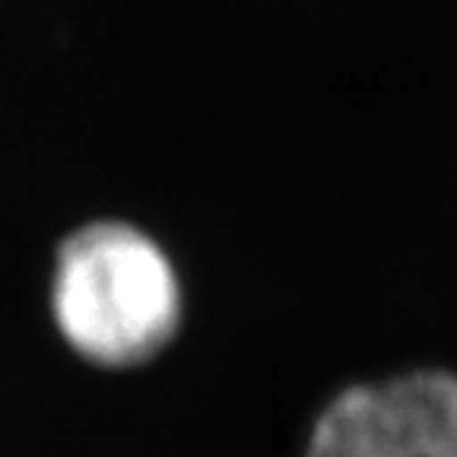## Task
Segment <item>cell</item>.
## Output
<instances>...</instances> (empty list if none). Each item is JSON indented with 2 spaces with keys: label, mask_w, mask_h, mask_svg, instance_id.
<instances>
[{
  "label": "cell",
  "mask_w": 457,
  "mask_h": 457,
  "mask_svg": "<svg viewBox=\"0 0 457 457\" xmlns=\"http://www.w3.org/2000/svg\"><path fill=\"white\" fill-rule=\"evenodd\" d=\"M305 457H457V371L343 387L314 420Z\"/></svg>",
  "instance_id": "cell-2"
},
{
  "label": "cell",
  "mask_w": 457,
  "mask_h": 457,
  "mask_svg": "<svg viewBox=\"0 0 457 457\" xmlns=\"http://www.w3.org/2000/svg\"><path fill=\"white\" fill-rule=\"evenodd\" d=\"M51 312L79 356L99 365L143 362L179 330V273L137 226L93 222L57 251Z\"/></svg>",
  "instance_id": "cell-1"
}]
</instances>
